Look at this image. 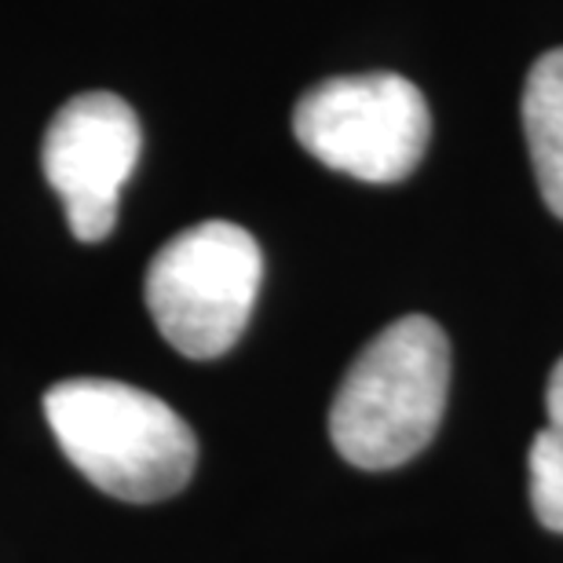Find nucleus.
Returning <instances> with one entry per match:
<instances>
[{
    "instance_id": "423d86ee",
    "label": "nucleus",
    "mask_w": 563,
    "mask_h": 563,
    "mask_svg": "<svg viewBox=\"0 0 563 563\" xmlns=\"http://www.w3.org/2000/svg\"><path fill=\"white\" fill-rule=\"evenodd\" d=\"M520 114L538 190L549 212L563 220V48L545 52L531 66Z\"/></svg>"
},
{
    "instance_id": "6e6552de",
    "label": "nucleus",
    "mask_w": 563,
    "mask_h": 563,
    "mask_svg": "<svg viewBox=\"0 0 563 563\" xmlns=\"http://www.w3.org/2000/svg\"><path fill=\"white\" fill-rule=\"evenodd\" d=\"M545 410H549V428L563 435V355H560V363L553 366V374H549Z\"/></svg>"
},
{
    "instance_id": "39448f33",
    "label": "nucleus",
    "mask_w": 563,
    "mask_h": 563,
    "mask_svg": "<svg viewBox=\"0 0 563 563\" xmlns=\"http://www.w3.org/2000/svg\"><path fill=\"white\" fill-rule=\"evenodd\" d=\"M140 151L136 110L114 92H85L55 110L41 165L77 242H103L114 231L121 187L136 173Z\"/></svg>"
},
{
    "instance_id": "20e7f679",
    "label": "nucleus",
    "mask_w": 563,
    "mask_h": 563,
    "mask_svg": "<svg viewBox=\"0 0 563 563\" xmlns=\"http://www.w3.org/2000/svg\"><path fill=\"white\" fill-rule=\"evenodd\" d=\"M292 136L314 162L363 184H399L421 165L432 114L421 88L399 74H347L308 88Z\"/></svg>"
},
{
    "instance_id": "7ed1b4c3",
    "label": "nucleus",
    "mask_w": 563,
    "mask_h": 563,
    "mask_svg": "<svg viewBox=\"0 0 563 563\" xmlns=\"http://www.w3.org/2000/svg\"><path fill=\"white\" fill-rule=\"evenodd\" d=\"M264 282L261 245L245 228L206 220L154 253L143 300L162 336L187 358H220L239 344Z\"/></svg>"
},
{
    "instance_id": "f257e3e1",
    "label": "nucleus",
    "mask_w": 563,
    "mask_h": 563,
    "mask_svg": "<svg viewBox=\"0 0 563 563\" xmlns=\"http://www.w3.org/2000/svg\"><path fill=\"white\" fill-rule=\"evenodd\" d=\"M44 418L70 465L121 501H162L190 483L198 439L165 399L103 377L59 380L44 391Z\"/></svg>"
},
{
    "instance_id": "0eeeda50",
    "label": "nucleus",
    "mask_w": 563,
    "mask_h": 563,
    "mask_svg": "<svg viewBox=\"0 0 563 563\" xmlns=\"http://www.w3.org/2000/svg\"><path fill=\"white\" fill-rule=\"evenodd\" d=\"M527 490L538 523L563 534V435L542 428L527 450Z\"/></svg>"
},
{
    "instance_id": "f03ea898",
    "label": "nucleus",
    "mask_w": 563,
    "mask_h": 563,
    "mask_svg": "<svg viewBox=\"0 0 563 563\" xmlns=\"http://www.w3.org/2000/svg\"><path fill=\"white\" fill-rule=\"evenodd\" d=\"M450 344L428 314L385 325L336 388L330 439L355 468L385 472L432 443L446 410Z\"/></svg>"
}]
</instances>
